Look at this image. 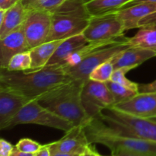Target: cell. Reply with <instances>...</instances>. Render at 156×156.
Here are the masks:
<instances>
[{"instance_id": "cell-36", "label": "cell", "mask_w": 156, "mask_h": 156, "mask_svg": "<svg viewBox=\"0 0 156 156\" xmlns=\"http://www.w3.org/2000/svg\"><path fill=\"white\" fill-rule=\"evenodd\" d=\"M85 156H94V153H93V149L91 148V145L87 149L86 152H85Z\"/></svg>"}, {"instance_id": "cell-23", "label": "cell", "mask_w": 156, "mask_h": 156, "mask_svg": "<svg viewBox=\"0 0 156 156\" xmlns=\"http://www.w3.org/2000/svg\"><path fill=\"white\" fill-rule=\"evenodd\" d=\"M106 84L111 92L112 93L113 96H114V103H115L114 105L126 101L133 98L139 93V91L126 88V87L123 86V85H120L117 82H113L111 80L108 81Z\"/></svg>"}, {"instance_id": "cell-42", "label": "cell", "mask_w": 156, "mask_h": 156, "mask_svg": "<svg viewBox=\"0 0 156 156\" xmlns=\"http://www.w3.org/2000/svg\"><path fill=\"white\" fill-rule=\"evenodd\" d=\"M143 156H149V155H143Z\"/></svg>"}, {"instance_id": "cell-18", "label": "cell", "mask_w": 156, "mask_h": 156, "mask_svg": "<svg viewBox=\"0 0 156 156\" xmlns=\"http://www.w3.org/2000/svg\"><path fill=\"white\" fill-rule=\"evenodd\" d=\"M89 41L85 38L83 34L70 37L63 40L57 47L54 54L47 62V66L63 65L66 59L80 47H83Z\"/></svg>"}, {"instance_id": "cell-29", "label": "cell", "mask_w": 156, "mask_h": 156, "mask_svg": "<svg viewBox=\"0 0 156 156\" xmlns=\"http://www.w3.org/2000/svg\"><path fill=\"white\" fill-rule=\"evenodd\" d=\"M15 146L4 139L0 140V156H11Z\"/></svg>"}, {"instance_id": "cell-34", "label": "cell", "mask_w": 156, "mask_h": 156, "mask_svg": "<svg viewBox=\"0 0 156 156\" xmlns=\"http://www.w3.org/2000/svg\"><path fill=\"white\" fill-rule=\"evenodd\" d=\"M11 156H34V154L32 153H26V152H23L19 151L18 149H17L16 148H15V149L12 152Z\"/></svg>"}, {"instance_id": "cell-24", "label": "cell", "mask_w": 156, "mask_h": 156, "mask_svg": "<svg viewBox=\"0 0 156 156\" xmlns=\"http://www.w3.org/2000/svg\"><path fill=\"white\" fill-rule=\"evenodd\" d=\"M32 59L30 50L15 55L9 62L6 69L9 71H26L31 69Z\"/></svg>"}, {"instance_id": "cell-9", "label": "cell", "mask_w": 156, "mask_h": 156, "mask_svg": "<svg viewBox=\"0 0 156 156\" xmlns=\"http://www.w3.org/2000/svg\"><path fill=\"white\" fill-rule=\"evenodd\" d=\"M125 29L117 12L91 16L83 35L89 42L112 41L124 36Z\"/></svg>"}, {"instance_id": "cell-35", "label": "cell", "mask_w": 156, "mask_h": 156, "mask_svg": "<svg viewBox=\"0 0 156 156\" xmlns=\"http://www.w3.org/2000/svg\"><path fill=\"white\" fill-rule=\"evenodd\" d=\"M80 155L77 154H70V153H64V152H53L51 153V156H79Z\"/></svg>"}, {"instance_id": "cell-33", "label": "cell", "mask_w": 156, "mask_h": 156, "mask_svg": "<svg viewBox=\"0 0 156 156\" xmlns=\"http://www.w3.org/2000/svg\"><path fill=\"white\" fill-rule=\"evenodd\" d=\"M34 156H51L50 144L44 145L43 147L34 154Z\"/></svg>"}, {"instance_id": "cell-28", "label": "cell", "mask_w": 156, "mask_h": 156, "mask_svg": "<svg viewBox=\"0 0 156 156\" xmlns=\"http://www.w3.org/2000/svg\"><path fill=\"white\" fill-rule=\"evenodd\" d=\"M43 146L39 143L28 138L21 139L15 145V148L21 152L32 154L37 152Z\"/></svg>"}, {"instance_id": "cell-30", "label": "cell", "mask_w": 156, "mask_h": 156, "mask_svg": "<svg viewBox=\"0 0 156 156\" xmlns=\"http://www.w3.org/2000/svg\"><path fill=\"white\" fill-rule=\"evenodd\" d=\"M139 92H156V79L148 84H139Z\"/></svg>"}, {"instance_id": "cell-44", "label": "cell", "mask_w": 156, "mask_h": 156, "mask_svg": "<svg viewBox=\"0 0 156 156\" xmlns=\"http://www.w3.org/2000/svg\"><path fill=\"white\" fill-rule=\"evenodd\" d=\"M79 156H80V155H79Z\"/></svg>"}, {"instance_id": "cell-41", "label": "cell", "mask_w": 156, "mask_h": 156, "mask_svg": "<svg viewBox=\"0 0 156 156\" xmlns=\"http://www.w3.org/2000/svg\"><path fill=\"white\" fill-rule=\"evenodd\" d=\"M89 1H91V0H85V3H86V2H89Z\"/></svg>"}, {"instance_id": "cell-10", "label": "cell", "mask_w": 156, "mask_h": 156, "mask_svg": "<svg viewBox=\"0 0 156 156\" xmlns=\"http://www.w3.org/2000/svg\"><path fill=\"white\" fill-rule=\"evenodd\" d=\"M27 9L21 29L30 50L47 41L51 27V14L46 11Z\"/></svg>"}, {"instance_id": "cell-3", "label": "cell", "mask_w": 156, "mask_h": 156, "mask_svg": "<svg viewBox=\"0 0 156 156\" xmlns=\"http://www.w3.org/2000/svg\"><path fill=\"white\" fill-rule=\"evenodd\" d=\"M50 14L51 27L46 42L81 34L88 27L91 17L85 0H65Z\"/></svg>"}, {"instance_id": "cell-40", "label": "cell", "mask_w": 156, "mask_h": 156, "mask_svg": "<svg viewBox=\"0 0 156 156\" xmlns=\"http://www.w3.org/2000/svg\"><path fill=\"white\" fill-rule=\"evenodd\" d=\"M80 156H85V153L82 154V155H80Z\"/></svg>"}, {"instance_id": "cell-21", "label": "cell", "mask_w": 156, "mask_h": 156, "mask_svg": "<svg viewBox=\"0 0 156 156\" xmlns=\"http://www.w3.org/2000/svg\"><path fill=\"white\" fill-rule=\"evenodd\" d=\"M133 0H91L86 7L91 16L105 15L120 10Z\"/></svg>"}, {"instance_id": "cell-6", "label": "cell", "mask_w": 156, "mask_h": 156, "mask_svg": "<svg viewBox=\"0 0 156 156\" xmlns=\"http://www.w3.org/2000/svg\"><path fill=\"white\" fill-rule=\"evenodd\" d=\"M20 124L41 125L60 129L66 133L75 126L71 122L42 106L37 99H34L26 104L11 120L8 128Z\"/></svg>"}, {"instance_id": "cell-19", "label": "cell", "mask_w": 156, "mask_h": 156, "mask_svg": "<svg viewBox=\"0 0 156 156\" xmlns=\"http://www.w3.org/2000/svg\"><path fill=\"white\" fill-rule=\"evenodd\" d=\"M62 41L63 40L47 41L30 49V53L32 59L31 69H37L46 66Z\"/></svg>"}, {"instance_id": "cell-14", "label": "cell", "mask_w": 156, "mask_h": 156, "mask_svg": "<svg viewBox=\"0 0 156 156\" xmlns=\"http://www.w3.org/2000/svg\"><path fill=\"white\" fill-rule=\"evenodd\" d=\"M30 101L13 90L0 87V128L6 129L11 120Z\"/></svg>"}, {"instance_id": "cell-20", "label": "cell", "mask_w": 156, "mask_h": 156, "mask_svg": "<svg viewBox=\"0 0 156 156\" xmlns=\"http://www.w3.org/2000/svg\"><path fill=\"white\" fill-rule=\"evenodd\" d=\"M126 37L125 36L121 37L117 39L112 40V41H93V42H88L83 47H80L76 51L73 52L66 59L65 62H64L63 66L66 68L68 67H73L75 66L78 65L80 63L86 56L91 54L93 51L98 50L101 47H106V46L111 45V44H115V43L120 42V41H123L124 38Z\"/></svg>"}, {"instance_id": "cell-12", "label": "cell", "mask_w": 156, "mask_h": 156, "mask_svg": "<svg viewBox=\"0 0 156 156\" xmlns=\"http://www.w3.org/2000/svg\"><path fill=\"white\" fill-rule=\"evenodd\" d=\"M91 146L88 141L84 126H76L66 133V135L58 141L50 143L51 153L64 152L70 154H82L86 152Z\"/></svg>"}, {"instance_id": "cell-5", "label": "cell", "mask_w": 156, "mask_h": 156, "mask_svg": "<svg viewBox=\"0 0 156 156\" xmlns=\"http://www.w3.org/2000/svg\"><path fill=\"white\" fill-rule=\"evenodd\" d=\"M98 117L121 135L156 142V121L152 119L132 115L114 106L105 108Z\"/></svg>"}, {"instance_id": "cell-1", "label": "cell", "mask_w": 156, "mask_h": 156, "mask_svg": "<svg viewBox=\"0 0 156 156\" xmlns=\"http://www.w3.org/2000/svg\"><path fill=\"white\" fill-rule=\"evenodd\" d=\"M72 79L63 65L46 66L26 71L0 69V87L13 90L29 100L37 99L47 91Z\"/></svg>"}, {"instance_id": "cell-4", "label": "cell", "mask_w": 156, "mask_h": 156, "mask_svg": "<svg viewBox=\"0 0 156 156\" xmlns=\"http://www.w3.org/2000/svg\"><path fill=\"white\" fill-rule=\"evenodd\" d=\"M84 128L88 143L91 145L101 144L109 148L111 152L123 149L142 155L156 156V142L121 135L113 130L99 117L91 119Z\"/></svg>"}, {"instance_id": "cell-11", "label": "cell", "mask_w": 156, "mask_h": 156, "mask_svg": "<svg viewBox=\"0 0 156 156\" xmlns=\"http://www.w3.org/2000/svg\"><path fill=\"white\" fill-rule=\"evenodd\" d=\"M126 30L156 24V3H139L117 11Z\"/></svg>"}, {"instance_id": "cell-7", "label": "cell", "mask_w": 156, "mask_h": 156, "mask_svg": "<svg viewBox=\"0 0 156 156\" xmlns=\"http://www.w3.org/2000/svg\"><path fill=\"white\" fill-rule=\"evenodd\" d=\"M130 47L129 37H125L123 41L106 47H101L93 51L85 58L80 63L73 67H65L67 74L73 79H81L86 81L93 70L98 66L110 61L113 57L125 49Z\"/></svg>"}, {"instance_id": "cell-22", "label": "cell", "mask_w": 156, "mask_h": 156, "mask_svg": "<svg viewBox=\"0 0 156 156\" xmlns=\"http://www.w3.org/2000/svg\"><path fill=\"white\" fill-rule=\"evenodd\" d=\"M130 47L156 50V24L142 27L132 37H129Z\"/></svg>"}, {"instance_id": "cell-2", "label": "cell", "mask_w": 156, "mask_h": 156, "mask_svg": "<svg viewBox=\"0 0 156 156\" xmlns=\"http://www.w3.org/2000/svg\"><path fill=\"white\" fill-rule=\"evenodd\" d=\"M85 81L72 79L58 85L37 98L38 102L75 126H85L91 119L82 104V91Z\"/></svg>"}, {"instance_id": "cell-37", "label": "cell", "mask_w": 156, "mask_h": 156, "mask_svg": "<svg viewBox=\"0 0 156 156\" xmlns=\"http://www.w3.org/2000/svg\"><path fill=\"white\" fill-rule=\"evenodd\" d=\"M93 153H94V156H104V155H101V154H99L98 152H96V151L94 150V149H93Z\"/></svg>"}, {"instance_id": "cell-32", "label": "cell", "mask_w": 156, "mask_h": 156, "mask_svg": "<svg viewBox=\"0 0 156 156\" xmlns=\"http://www.w3.org/2000/svg\"><path fill=\"white\" fill-rule=\"evenodd\" d=\"M143 155L140 153H136V152H131V151L127 150H123V149H120V150H116L114 152H112V156H143Z\"/></svg>"}, {"instance_id": "cell-8", "label": "cell", "mask_w": 156, "mask_h": 156, "mask_svg": "<svg viewBox=\"0 0 156 156\" xmlns=\"http://www.w3.org/2000/svg\"><path fill=\"white\" fill-rule=\"evenodd\" d=\"M82 104L89 119L97 117L107 108L114 106V98L106 82L88 79L82 91Z\"/></svg>"}, {"instance_id": "cell-15", "label": "cell", "mask_w": 156, "mask_h": 156, "mask_svg": "<svg viewBox=\"0 0 156 156\" xmlns=\"http://www.w3.org/2000/svg\"><path fill=\"white\" fill-rule=\"evenodd\" d=\"M28 50L30 48L21 28L0 39V69L7 68L15 55Z\"/></svg>"}, {"instance_id": "cell-13", "label": "cell", "mask_w": 156, "mask_h": 156, "mask_svg": "<svg viewBox=\"0 0 156 156\" xmlns=\"http://www.w3.org/2000/svg\"><path fill=\"white\" fill-rule=\"evenodd\" d=\"M114 107L123 112L143 118H156V92H139L129 100Z\"/></svg>"}, {"instance_id": "cell-31", "label": "cell", "mask_w": 156, "mask_h": 156, "mask_svg": "<svg viewBox=\"0 0 156 156\" xmlns=\"http://www.w3.org/2000/svg\"><path fill=\"white\" fill-rule=\"evenodd\" d=\"M21 0H0V9L8 10Z\"/></svg>"}, {"instance_id": "cell-25", "label": "cell", "mask_w": 156, "mask_h": 156, "mask_svg": "<svg viewBox=\"0 0 156 156\" xmlns=\"http://www.w3.org/2000/svg\"><path fill=\"white\" fill-rule=\"evenodd\" d=\"M114 71V66L111 60L96 67L90 74L89 79L91 80L101 82H107L111 80Z\"/></svg>"}, {"instance_id": "cell-27", "label": "cell", "mask_w": 156, "mask_h": 156, "mask_svg": "<svg viewBox=\"0 0 156 156\" xmlns=\"http://www.w3.org/2000/svg\"><path fill=\"white\" fill-rule=\"evenodd\" d=\"M65 0H35L26 7L27 9H37L50 12L60 5Z\"/></svg>"}, {"instance_id": "cell-38", "label": "cell", "mask_w": 156, "mask_h": 156, "mask_svg": "<svg viewBox=\"0 0 156 156\" xmlns=\"http://www.w3.org/2000/svg\"><path fill=\"white\" fill-rule=\"evenodd\" d=\"M34 1H35V0H28V1H27V2H26L24 5H25V6H27L29 4H30V3H32L33 2H34Z\"/></svg>"}, {"instance_id": "cell-39", "label": "cell", "mask_w": 156, "mask_h": 156, "mask_svg": "<svg viewBox=\"0 0 156 156\" xmlns=\"http://www.w3.org/2000/svg\"><path fill=\"white\" fill-rule=\"evenodd\" d=\"M22 1H23V2H24V4H25V3L27 2L28 1V0H22Z\"/></svg>"}, {"instance_id": "cell-16", "label": "cell", "mask_w": 156, "mask_h": 156, "mask_svg": "<svg viewBox=\"0 0 156 156\" xmlns=\"http://www.w3.org/2000/svg\"><path fill=\"white\" fill-rule=\"evenodd\" d=\"M27 11L22 0L8 10L0 9V39L22 27Z\"/></svg>"}, {"instance_id": "cell-43", "label": "cell", "mask_w": 156, "mask_h": 156, "mask_svg": "<svg viewBox=\"0 0 156 156\" xmlns=\"http://www.w3.org/2000/svg\"><path fill=\"white\" fill-rule=\"evenodd\" d=\"M155 53H156V50H155Z\"/></svg>"}, {"instance_id": "cell-17", "label": "cell", "mask_w": 156, "mask_h": 156, "mask_svg": "<svg viewBox=\"0 0 156 156\" xmlns=\"http://www.w3.org/2000/svg\"><path fill=\"white\" fill-rule=\"evenodd\" d=\"M156 56L155 50L141 48L136 47H129L111 59L114 69L124 67H129L133 69L143 62Z\"/></svg>"}, {"instance_id": "cell-26", "label": "cell", "mask_w": 156, "mask_h": 156, "mask_svg": "<svg viewBox=\"0 0 156 156\" xmlns=\"http://www.w3.org/2000/svg\"><path fill=\"white\" fill-rule=\"evenodd\" d=\"M130 70H132V69L129 68V67H124V68L114 69L111 80L114 82H117V83L120 84L123 86L126 87V88H129L130 89L134 90V91H139V84L132 82V81L129 80L126 77V74Z\"/></svg>"}]
</instances>
